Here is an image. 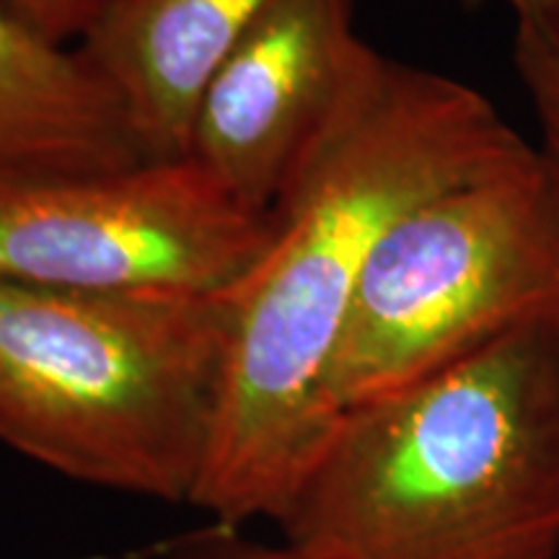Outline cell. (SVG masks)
Wrapping results in <instances>:
<instances>
[{"instance_id": "1", "label": "cell", "mask_w": 559, "mask_h": 559, "mask_svg": "<svg viewBox=\"0 0 559 559\" xmlns=\"http://www.w3.org/2000/svg\"><path fill=\"white\" fill-rule=\"evenodd\" d=\"M449 75L370 52L272 207L267 249L230 288L213 430L190 506L277 523L342 412L330 373L383 236L417 205L526 148Z\"/></svg>"}, {"instance_id": "6", "label": "cell", "mask_w": 559, "mask_h": 559, "mask_svg": "<svg viewBox=\"0 0 559 559\" xmlns=\"http://www.w3.org/2000/svg\"><path fill=\"white\" fill-rule=\"evenodd\" d=\"M370 52L353 0H272L210 79L187 158L270 215Z\"/></svg>"}, {"instance_id": "12", "label": "cell", "mask_w": 559, "mask_h": 559, "mask_svg": "<svg viewBox=\"0 0 559 559\" xmlns=\"http://www.w3.org/2000/svg\"><path fill=\"white\" fill-rule=\"evenodd\" d=\"M502 3H506L513 13H521V11H526L534 0H502Z\"/></svg>"}, {"instance_id": "8", "label": "cell", "mask_w": 559, "mask_h": 559, "mask_svg": "<svg viewBox=\"0 0 559 559\" xmlns=\"http://www.w3.org/2000/svg\"><path fill=\"white\" fill-rule=\"evenodd\" d=\"M143 160L120 99L83 55L0 5V171H107Z\"/></svg>"}, {"instance_id": "13", "label": "cell", "mask_w": 559, "mask_h": 559, "mask_svg": "<svg viewBox=\"0 0 559 559\" xmlns=\"http://www.w3.org/2000/svg\"><path fill=\"white\" fill-rule=\"evenodd\" d=\"M79 559H111V557H104V555H96V557H79Z\"/></svg>"}, {"instance_id": "3", "label": "cell", "mask_w": 559, "mask_h": 559, "mask_svg": "<svg viewBox=\"0 0 559 559\" xmlns=\"http://www.w3.org/2000/svg\"><path fill=\"white\" fill-rule=\"evenodd\" d=\"M230 317V293L0 280V443L88 487L190 502Z\"/></svg>"}, {"instance_id": "5", "label": "cell", "mask_w": 559, "mask_h": 559, "mask_svg": "<svg viewBox=\"0 0 559 559\" xmlns=\"http://www.w3.org/2000/svg\"><path fill=\"white\" fill-rule=\"evenodd\" d=\"M272 236L192 158L0 171V280L91 293H228Z\"/></svg>"}, {"instance_id": "7", "label": "cell", "mask_w": 559, "mask_h": 559, "mask_svg": "<svg viewBox=\"0 0 559 559\" xmlns=\"http://www.w3.org/2000/svg\"><path fill=\"white\" fill-rule=\"evenodd\" d=\"M272 0H115L75 50L115 91L151 160L190 156L210 79Z\"/></svg>"}, {"instance_id": "2", "label": "cell", "mask_w": 559, "mask_h": 559, "mask_svg": "<svg viewBox=\"0 0 559 559\" xmlns=\"http://www.w3.org/2000/svg\"><path fill=\"white\" fill-rule=\"evenodd\" d=\"M275 526L321 559H557L559 326L347 407Z\"/></svg>"}, {"instance_id": "4", "label": "cell", "mask_w": 559, "mask_h": 559, "mask_svg": "<svg viewBox=\"0 0 559 559\" xmlns=\"http://www.w3.org/2000/svg\"><path fill=\"white\" fill-rule=\"evenodd\" d=\"M528 326H559V179L531 145L383 236L334 355L332 404L345 412Z\"/></svg>"}, {"instance_id": "11", "label": "cell", "mask_w": 559, "mask_h": 559, "mask_svg": "<svg viewBox=\"0 0 559 559\" xmlns=\"http://www.w3.org/2000/svg\"><path fill=\"white\" fill-rule=\"evenodd\" d=\"M115 0H0L13 19L60 47L79 45Z\"/></svg>"}, {"instance_id": "10", "label": "cell", "mask_w": 559, "mask_h": 559, "mask_svg": "<svg viewBox=\"0 0 559 559\" xmlns=\"http://www.w3.org/2000/svg\"><path fill=\"white\" fill-rule=\"evenodd\" d=\"M164 559H321L290 542H257L236 526H213L185 534L160 547Z\"/></svg>"}, {"instance_id": "9", "label": "cell", "mask_w": 559, "mask_h": 559, "mask_svg": "<svg viewBox=\"0 0 559 559\" xmlns=\"http://www.w3.org/2000/svg\"><path fill=\"white\" fill-rule=\"evenodd\" d=\"M513 66L542 128V156L559 179V0L515 13Z\"/></svg>"}]
</instances>
